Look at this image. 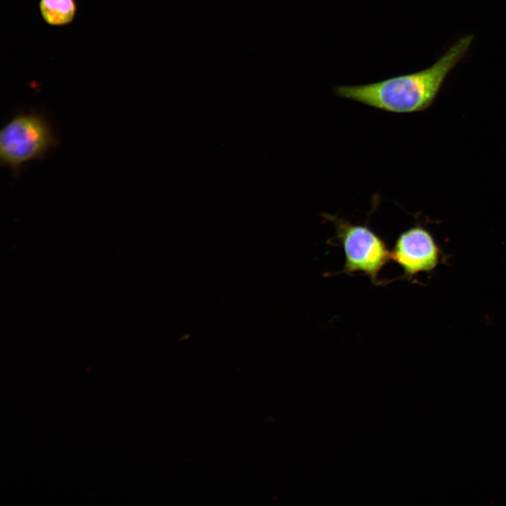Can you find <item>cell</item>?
Returning <instances> with one entry per match:
<instances>
[{
  "instance_id": "obj_1",
  "label": "cell",
  "mask_w": 506,
  "mask_h": 506,
  "mask_svg": "<svg viewBox=\"0 0 506 506\" xmlns=\"http://www.w3.org/2000/svg\"><path fill=\"white\" fill-rule=\"evenodd\" d=\"M473 36L458 39L432 66L417 72L356 86H337L339 97L393 113L424 111L434 103L451 70L467 51Z\"/></svg>"
},
{
  "instance_id": "obj_2",
  "label": "cell",
  "mask_w": 506,
  "mask_h": 506,
  "mask_svg": "<svg viewBox=\"0 0 506 506\" xmlns=\"http://www.w3.org/2000/svg\"><path fill=\"white\" fill-rule=\"evenodd\" d=\"M58 140L45 117L37 112L14 115L0 131V161L18 175L23 166L44 158Z\"/></svg>"
},
{
  "instance_id": "obj_3",
  "label": "cell",
  "mask_w": 506,
  "mask_h": 506,
  "mask_svg": "<svg viewBox=\"0 0 506 506\" xmlns=\"http://www.w3.org/2000/svg\"><path fill=\"white\" fill-rule=\"evenodd\" d=\"M322 216L333 223L335 228L333 239L343 247L345 263L342 273L352 275L361 272L369 277L372 283L382 285L379 273L391 259L385 241L367 225L354 224L327 213Z\"/></svg>"
},
{
  "instance_id": "obj_4",
  "label": "cell",
  "mask_w": 506,
  "mask_h": 506,
  "mask_svg": "<svg viewBox=\"0 0 506 506\" xmlns=\"http://www.w3.org/2000/svg\"><path fill=\"white\" fill-rule=\"evenodd\" d=\"M391 259L402 268L403 278L411 281L421 273H433L444 261V253L431 232L417 223L398 236Z\"/></svg>"
},
{
  "instance_id": "obj_5",
  "label": "cell",
  "mask_w": 506,
  "mask_h": 506,
  "mask_svg": "<svg viewBox=\"0 0 506 506\" xmlns=\"http://www.w3.org/2000/svg\"><path fill=\"white\" fill-rule=\"evenodd\" d=\"M39 8L47 25L65 26L74 21L78 5L77 0H39Z\"/></svg>"
}]
</instances>
